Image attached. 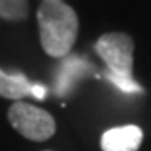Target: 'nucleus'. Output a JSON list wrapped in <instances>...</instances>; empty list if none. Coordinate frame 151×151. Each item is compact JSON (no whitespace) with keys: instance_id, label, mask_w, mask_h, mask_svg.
Masks as SVG:
<instances>
[{"instance_id":"nucleus-8","label":"nucleus","mask_w":151,"mask_h":151,"mask_svg":"<svg viewBox=\"0 0 151 151\" xmlns=\"http://www.w3.org/2000/svg\"><path fill=\"white\" fill-rule=\"evenodd\" d=\"M30 96H34L35 99H39V101H44V99L47 97V89H45V86H42V84H32V86H30Z\"/></svg>"},{"instance_id":"nucleus-7","label":"nucleus","mask_w":151,"mask_h":151,"mask_svg":"<svg viewBox=\"0 0 151 151\" xmlns=\"http://www.w3.org/2000/svg\"><path fill=\"white\" fill-rule=\"evenodd\" d=\"M0 17L9 22L25 20L29 17V0H0Z\"/></svg>"},{"instance_id":"nucleus-3","label":"nucleus","mask_w":151,"mask_h":151,"mask_svg":"<svg viewBox=\"0 0 151 151\" xmlns=\"http://www.w3.org/2000/svg\"><path fill=\"white\" fill-rule=\"evenodd\" d=\"M12 128L30 141H45L55 133V119L45 109L24 101H15L9 109Z\"/></svg>"},{"instance_id":"nucleus-9","label":"nucleus","mask_w":151,"mask_h":151,"mask_svg":"<svg viewBox=\"0 0 151 151\" xmlns=\"http://www.w3.org/2000/svg\"><path fill=\"white\" fill-rule=\"evenodd\" d=\"M42 2H62V0H42Z\"/></svg>"},{"instance_id":"nucleus-2","label":"nucleus","mask_w":151,"mask_h":151,"mask_svg":"<svg viewBox=\"0 0 151 151\" xmlns=\"http://www.w3.org/2000/svg\"><path fill=\"white\" fill-rule=\"evenodd\" d=\"M97 55L108 67V79L126 94H139L143 87L133 79L134 40L123 32H109L97 39Z\"/></svg>"},{"instance_id":"nucleus-6","label":"nucleus","mask_w":151,"mask_h":151,"mask_svg":"<svg viewBox=\"0 0 151 151\" xmlns=\"http://www.w3.org/2000/svg\"><path fill=\"white\" fill-rule=\"evenodd\" d=\"M30 86L32 82L22 72L7 74L0 69V97L12 99V101H22L24 97L30 96Z\"/></svg>"},{"instance_id":"nucleus-1","label":"nucleus","mask_w":151,"mask_h":151,"mask_svg":"<svg viewBox=\"0 0 151 151\" xmlns=\"http://www.w3.org/2000/svg\"><path fill=\"white\" fill-rule=\"evenodd\" d=\"M37 22L44 52L57 59L67 57L79 32V19L74 9L64 2H42Z\"/></svg>"},{"instance_id":"nucleus-4","label":"nucleus","mask_w":151,"mask_h":151,"mask_svg":"<svg viewBox=\"0 0 151 151\" xmlns=\"http://www.w3.org/2000/svg\"><path fill=\"white\" fill-rule=\"evenodd\" d=\"M92 72H94V65L86 57L67 55L60 64L59 72L55 74V92L59 96H67L77 82Z\"/></svg>"},{"instance_id":"nucleus-5","label":"nucleus","mask_w":151,"mask_h":151,"mask_svg":"<svg viewBox=\"0 0 151 151\" xmlns=\"http://www.w3.org/2000/svg\"><path fill=\"white\" fill-rule=\"evenodd\" d=\"M143 143V131L136 124L111 128L101 136L103 151H138Z\"/></svg>"}]
</instances>
